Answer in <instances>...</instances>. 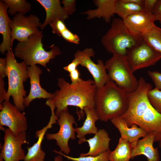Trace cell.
<instances>
[{
    "label": "cell",
    "instance_id": "1",
    "mask_svg": "<svg viewBox=\"0 0 161 161\" xmlns=\"http://www.w3.org/2000/svg\"><path fill=\"white\" fill-rule=\"evenodd\" d=\"M139 85L134 92L128 93V109L121 117L129 127L136 124L152 134L155 141L161 148V114L151 104L147 97L148 91L152 89L151 84L143 78L138 80Z\"/></svg>",
    "mask_w": 161,
    "mask_h": 161
},
{
    "label": "cell",
    "instance_id": "2",
    "mask_svg": "<svg viewBox=\"0 0 161 161\" xmlns=\"http://www.w3.org/2000/svg\"><path fill=\"white\" fill-rule=\"evenodd\" d=\"M57 85L59 89L52 93V98L47 100L45 104L56 108L55 113L58 117L61 112L69 106L79 108L82 115H84L85 107L95 108V97L97 88L94 80H85L80 78L77 83L72 84L61 78L58 79Z\"/></svg>",
    "mask_w": 161,
    "mask_h": 161
},
{
    "label": "cell",
    "instance_id": "3",
    "mask_svg": "<svg viewBox=\"0 0 161 161\" xmlns=\"http://www.w3.org/2000/svg\"><path fill=\"white\" fill-rule=\"evenodd\" d=\"M129 105L128 93L111 80L97 89L95 108L99 119L102 121L121 117L127 111Z\"/></svg>",
    "mask_w": 161,
    "mask_h": 161
},
{
    "label": "cell",
    "instance_id": "4",
    "mask_svg": "<svg viewBox=\"0 0 161 161\" xmlns=\"http://www.w3.org/2000/svg\"><path fill=\"white\" fill-rule=\"evenodd\" d=\"M42 31L30 36L26 41L19 42L14 49V55L23 61L27 66L39 64L45 68L48 71L47 64L51 59L61 54L59 48L52 47L49 51L43 48Z\"/></svg>",
    "mask_w": 161,
    "mask_h": 161
},
{
    "label": "cell",
    "instance_id": "5",
    "mask_svg": "<svg viewBox=\"0 0 161 161\" xmlns=\"http://www.w3.org/2000/svg\"><path fill=\"white\" fill-rule=\"evenodd\" d=\"M7 65L6 70L8 79V88L5 101H9L12 97L14 105L21 111L24 112L25 108L24 100L26 91L24 89V83L29 77L27 72V66L24 62H17L12 49L6 54Z\"/></svg>",
    "mask_w": 161,
    "mask_h": 161
},
{
    "label": "cell",
    "instance_id": "6",
    "mask_svg": "<svg viewBox=\"0 0 161 161\" xmlns=\"http://www.w3.org/2000/svg\"><path fill=\"white\" fill-rule=\"evenodd\" d=\"M143 40L140 36L133 34L120 18H113L110 28L101 39L105 49L113 55L126 56L128 51Z\"/></svg>",
    "mask_w": 161,
    "mask_h": 161
},
{
    "label": "cell",
    "instance_id": "7",
    "mask_svg": "<svg viewBox=\"0 0 161 161\" xmlns=\"http://www.w3.org/2000/svg\"><path fill=\"white\" fill-rule=\"evenodd\" d=\"M105 65L111 80L128 93L135 91L139 85L137 80L127 62L126 56L113 55Z\"/></svg>",
    "mask_w": 161,
    "mask_h": 161
},
{
    "label": "cell",
    "instance_id": "8",
    "mask_svg": "<svg viewBox=\"0 0 161 161\" xmlns=\"http://www.w3.org/2000/svg\"><path fill=\"white\" fill-rule=\"evenodd\" d=\"M126 56L133 72L154 65L161 59V54L143 40L139 44L129 49Z\"/></svg>",
    "mask_w": 161,
    "mask_h": 161
},
{
    "label": "cell",
    "instance_id": "9",
    "mask_svg": "<svg viewBox=\"0 0 161 161\" xmlns=\"http://www.w3.org/2000/svg\"><path fill=\"white\" fill-rule=\"evenodd\" d=\"M58 118L57 121L60 126L58 131L54 134L47 133L46 137L48 140H55L60 151L68 155L70 151L68 145L69 140L76 138L75 129L73 125L76 123L74 116L69 112L68 108L61 112Z\"/></svg>",
    "mask_w": 161,
    "mask_h": 161
},
{
    "label": "cell",
    "instance_id": "10",
    "mask_svg": "<svg viewBox=\"0 0 161 161\" xmlns=\"http://www.w3.org/2000/svg\"><path fill=\"white\" fill-rule=\"evenodd\" d=\"M42 24L39 18L34 15L28 16L18 13L10 20V26L12 30L11 45L16 40L19 42L25 41L31 35L39 32L38 28Z\"/></svg>",
    "mask_w": 161,
    "mask_h": 161
},
{
    "label": "cell",
    "instance_id": "11",
    "mask_svg": "<svg viewBox=\"0 0 161 161\" xmlns=\"http://www.w3.org/2000/svg\"><path fill=\"white\" fill-rule=\"evenodd\" d=\"M4 133V143L0 148V157L4 161L24 160L26 155L22 145L27 143L26 132L15 136L8 128L5 129Z\"/></svg>",
    "mask_w": 161,
    "mask_h": 161
},
{
    "label": "cell",
    "instance_id": "12",
    "mask_svg": "<svg viewBox=\"0 0 161 161\" xmlns=\"http://www.w3.org/2000/svg\"><path fill=\"white\" fill-rule=\"evenodd\" d=\"M0 110V126L8 127L15 136L27 130V123L24 114L14 105L5 101Z\"/></svg>",
    "mask_w": 161,
    "mask_h": 161
},
{
    "label": "cell",
    "instance_id": "13",
    "mask_svg": "<svg viewBox=\"0 0 161 161\" xmlns=\"http://www.w3.org/2000/svg\"><path fill=\"white\" fill-rule=\"evenodd\" d=\"M78 51L81 57L80 65L85 67L91 73L97 89L103 87L111 80L106 72V69L103 61L98 59L97 64H96L91 60V57H94L95 55L92 49L87 48L83 51Z\"/></svg>",
    "mask_w": 161,
    "mask_h": 161
},
{
    "label": "cell",
    "instance_id": "14",
    "mask_svg": "<svg viewBox=\"0 0 161 161\" xmlns=\"http://www.w3.org/2000/svg\"><path fill=\"white\" fill-rule=\"evenodd\" d=\"M123 21L132 33L142 37L152 29L155 21L152 13L144 10L133 14Z\"/></svg>",
    "mask_w": 161,
    "mask_h": 161
},
{
    "label": "cell",
    "instance_id": "15",
    "mask_svg": "<svg viewBox=\"0 0 161 161\" xmlns=\"http://www.w3.org/2000/svg\"><path fill=\"white\" fill-rule=\"evenodd\" d=\"M27 72L30 79V87L28 95L24 98L25 106L29 107L31 102L36 98L52 99L53 96L52 94L47 92L41 86L40 77L42 71L40 68L36 65L27 66Z\"/></svg>",
    "mask_w": 161,
    "mask_h": 161
},
{
    "label": "cell",
    "instance_id": "16",
    "mask_svg": "<svg viewBox=\"0 0 161 161\" xmlns=\"http://www.w3.org/2000/svg\"><path fill=\"white\" fill-rule=\"evenodd\" d=\"M51 115L47 125L35 132V136L38 138L37 142L31 147H27V152L24 161H44L45 153L41 149V144L44 135L47 130L52 128L53 124L57 123L58 119L55 115L54 110L51 109Z\"/></svg>",
    "mask_w": 161,
    "mask_h": 161
},
{
    "label": "cell",
    "instance_id": "17",
    "mask_svg": "<svg viewBox=\"0 0 161 161\" xmlns=\"http://www.w3.org/2000/svg\"><path fill=\"white\" fill-rule=\"evenodd\" d=\"M110 120L112 123L118 130L121 137L129 142L132 148L137 145L140 138H143L148 134L145 130L138 127L136 124H133L129 127L121 117H115Z\"/></svg>",
    "mask_w": 161,
    "mask_h": 161
},
{
    "label": "cell",
    "instance_id": "18",
    "mask_svg": "<svg viewBox=\"0 0 161 161\" xmlns=\"http://www.w3.org/2000/svg\"><path fill=\"white\" fill-rule=\"evenodd\" d=\"M154 142V135L151 134H148L143 139L139 140L137 145L132 148L131 158L143 155L146 157L147 161H159L158 148L153 146Z\"/></svg>",
    "mask_w": 161,
    "mask_h": 161
},
{
    "label": "cell",
    "instance_id": "19",
    "mask_svg": "<svg viewBox=\"0 0 161 161\" xmlns=\"http://www.w3.org/2000/svg\"><path fill=\"white\" fill-rule=\"evenodd\" d=\"M8 7L3 1H0V33L3 41L0 45V52L3 55L12 49V30L10 26V18L7 13Z\"/></svg>",
    "mask_w": 161,
    "mask_h": 161
},
{
    "label": "cell",
    "instance_id": "20",
    "mask_svg": "<svg viewBox=\"0 0 161 161\" xmlns=\"http://www.w3.org/2000/svg\"><path fill=\"white\" fill-rule=\"evenodd\" d=\"M117 0H95L93 1L97 8L89 10L80 13L87 15L89 20L95 18H103L107 23H109L115 14Z\"/></svg>",
    "mask_w": 161,
    "mask_h": 161
},
{
    "label": "cell",
    "instance_id": "21",
    "mask_svg": "<svg viewBox=\"0 0 161 161\" xmlns=\"http://www.w3.org/2000/svg\"><path fill=\"white\" fill-rule=\"evenodd\" d=\"M110 140L108 134L105 130H98L93 137L86 140L85 141L89 144V150L86 153H81L80 157L96 156L110 150Z\"/></svg>",
    "mask_w": 161,
    "mask_h": 161
},
{
    "label": "cell",
    "instance_id": "22",
    "mask_svg": "<svg viewBox=\"0 0 161 161\" xmlns=\"http://www.w3.org/2000/svg\"><path fill=\"white\" fill-rule=\"evenodd\" d=\"M45 9L46 12L45 20L40 27L43 30L51 21L56 19L63 21L68 18L69 16L65 12L59 0H37Z\"/></svg>",
    "mask_w": 161,
    "mask_h": 161
},
{
    "label": "cell",
    "instance_id": "23",
    "mask_svg": "<svg viewBox=\"0 0 161 161\" xmlns=\"http://www.w3.org/2000/svg\"><path fill=\"white\" fill-rule=\"evenodd\" d=\"M83 111L86 118L83 125L81 127L75 128L77 137L79 139L78 143L79 145L86 142L85 136L86 134H95L98 130L95 125L96 122L99 119L95 108L85 107Z\"/></svg>",
    "mask_w": 161,
    "mask_h": 161
},
{
    "label": "cell",
    "instance_id": "24",
    "mask_svg": "<svg viewBox=\"0 0 161 161\" xmlns=\"http://www.w3.org/2000/svg\"><path fill=\"white\" fill-rule=\"evenodd\" d=\"M132 148L129 142L120 137L115 149L112 151H110L109 161H129L131 158Z\"/></svg>",
    "mask_w": 161,
    "mask_h": 161
},
{
    "label": "cell",
    "instance_id": "25",
    "mask_svg": "<svg viewBox=\"0 0 161 161\" xmlns=\"http://www.w3.org/2000/svg\"><path fill=\"white\" fill-rule=\"evenodd\" d=\"M54 34L62 37L66 41L75 44L79 43L78 36L73 33L67 28L64 21L59 19L51 21L49 24Z\"/></svg>",
    "mask_w": 161,
    "mask_h": 161
},
{
    "label": "cell",
    "instance_id": "26",
    "mask_svg": "<svg viewBox=\"0 0 161 161\" xmlns=\"http://www.w3.org/2000/svg\"><path fill=\"white\" fill-rule=\"evenodd\" d=\"M143 10V6L127 2L124 0H117L115 14L123 20L128 16Z\"/></svg>",
    "mask_w": 161,
    "mask_h": 161
},
{
    "label": "cell",
    "instance_id": "27",
    "mask_svg": "<svg viewBox=\"0 0 161 161\" xmlns=\"http://www.w3.org/2000/svg\"><path fill=\"white\" fill-rule=\"evenodd\" d=\"M143 40L161 54V28L154 25L142 37Z\"/></svg>",
    "mask_w": 161,
    "mask_h": 161
},
{
    "label": "cell",
    "instance_id": "28",
    "mask_svg": "<svg viewBox=\"0 0 161 161\" xmlns=\"http://www.w3.org/2000/svg\"><path fill=\"white\" fill-rule=\"evenodd\" d=\"M7 4L9 10L8 13L15 16L16 13L24 15L31 9V5L25 0H3Z\"/></svg>",
    "mask_w": 161,
    "mask_h": 161
},
{
    "label": "cell",
    "instance_id": "29",
    "mask_svg": "<svg viewBox=\"0 0 161 161\" xmlns=\"http://www.w3.org/2000/svg\"><path fill=\"white\" fill-rule=\"evenodd\" d=\"M110 150L96 156H88L74 157L66 155L60 151L54 150L53 152L72 161H109Z\"/></svg>",
    "mask_w": 161,
    "mask_h": 161
},
{
    "label": "cell",
    "instance_id": "30",
    "mask_svg": "<svg viewBox=\"0 0 161 161\" xmlns=\"http://www.w3.org/2000/svg\"><path fill=\"white\" fill-rule=\"evenodd\" d=\"M147 95L150 103L161 114V90L155 88L149 90Z\"/></svg>",
    "mask_w": 161,
    "mask_h": 161
},
{
    "label": "cell",
    "instance_id": "31",
    "mask_svg": "<svg viewBox=\"0 0 161 161\" xmlns=\"http://www.w3.org/2000/svg\"><path fill=\"white\" fill-rule=\"evenodd\" d=\"M63 8L68 16L72 15L76 10V1L75 0H63L61 1Z\"/></svg>",
    "mask_w": 161,
    "mask_h": 161
},
{
    "label": "cell",
    "instance_id": "32",
    "mask_svg": "<svg viewBox=\"0 0 161 161\" xmlns=\"http://www.w3.org/2000/svg\"><path fill=\"white\" fill-rule=\"evenodd\" d=\"M148 74L155 86V88L161 90V73L158 71H148Z\"/></svg>",
    "mask_w": 161,
    "mask_h": 161
},
{
    "label": "cell",
    "instance_id": "33",
    "mask_svg": "<svg viewBox=\"0 0 161 161\" xmlns=\"http://www.w3.org/2000/svg\"><path fill=\"white\" fill-rule=\"evenodd\" d=\"M152 13L155 21H158L161 24V0H157Z\"/></svg>",
    "mask_w": 161,
    "mask_h": 161
},
{
    "label": "cell",
    "instance_id": "34",
    "mask_svg": "<svg viewBox=\"0 0 161 161\" xmlns=\"http://www.w3.org/2000/svg\"><path fill=\"white\" fill-rule=\"evenodd\" d=\"M80 61L79 58L74 57V59L72 62L67 66L64 67V70L69 73L77 69L78 66L80 64Z\"/></svg>",
    "mask_w": 161,
    "mask_h": 161
},
{
    "label": "cell",
    "instance_id": "35",
    "mask_svg": "<svg viewBox=\"0 0 161 161\" xmlns=\"http://www.w3.org/2000/svg\"><path fill=\"white\" fill-rule=\"evenodd\" d=\"M4 78H0V108L2 106L3 102L6 100L7 92L4 89Z\"/></svg>",
    "mask_w": 161,
    "mask_h": 161
},
{
    "label": "cell",
    "instance_id": "36",
    "mask_svg": "<svg viewBox=\"0 0 161 161\" xmlns=\"http://www.w3.org/2000/svg\"><path fill=\"white\" fill-rule=\"evenodd\" d=\"M157 0H144V10L152 13Z\"/></svg>",
    "mask_w": 161,
    "mask_h": 161
},
{
    "label": "cell",
    "instance_id": "37",
    "mask_svg": "<svg viewBox=\"0 0 161 161\" xmlns=\"http://www.w3.org/2000/svg\"><path fill=\"white\" fill-rule=\"evenodd\" d=\"M7 65L6 58H0V78H4L7 76L6 70Z\"/></svg>",
    "mask_w": 161,
    "mask_h": 161
},
{
    "label": "cell",
    "instance_id": "38",
    "mask_svg": "<svg viewBox=\"0 0 161 161\" xmlns=\"http://www.w3.org/2000/svg\"><path fill=\"white\" fill-rule=\"evenodd\" d=\"M69 76L71 80V84H75L80 80V72L77 69L69 72Z\"/></svg>",
    "mask_w": 161,
    "mask_h": 161
},
{
    "label": "cell",
    "instance_id": "39",
    "mask_svg": "<svg viewBox=\"0 0 161 161\" xmlns=\"http://www.w3.org/2000/svg\"><path fill=\"white\" fill-rule=\"evenodd\" d=\"M126 2L143 6L144 0H124Z\"/></svg>",
    "mask_w": 161,
    "mask_h": 161
},
{
    "label": "cell",
    "instance_id": "40",
    "mask_svg": "<svg viewBox=\"0 0 161 161\" xmlns=\"http://www.w3.org/2000/svg\"><path fill=\"white\" fill-rule=\"evenodd\" d=\"M54 161H63L62 156L58 154V155L55 157Z\"/></svg>",
    "mask_w": 161,
    "mask_h": 161
},
{
    "label": "cell",
    "instance_id": "41",
    "mask_svg": "<svg viewBox=\"0 0 161 161\" xmlns=\"http://www.w3.org/2000/svg\"><path fill=\"white\" fill-rule=\"evenodd\" d=\"M0 129L2 130L3 131H4V132L5 130V129H4V128L2 126H0Z\"/></svg>",
    "mask_w": 161,
    "mask_h": 161
}]
</instances>
